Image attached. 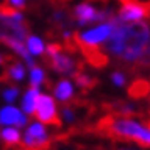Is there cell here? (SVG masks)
Here are the masks:
<instances>
[{
  "mask_svg": "<svg viewBox=\"0 0 150 150\" xmlns=\"http://www.w3.org/2000/svg\"><path fill=\"white\" fill-rule=\"evenodd\" d=\"M150 29L149 24H118L115 21L113 34L110 35L105 51L113 57H118L125 62H143L149 57Z\"/></svg>",
  "mask_w": 150,
  "mask_h": 150,
  "instance_id": "1",
  "label": "cell"
},
{
  "mask_svg": "<svg viewBox=\"0 0 150 150\" xmlns=\"http://www.w3.org/2000/svg\"><path fill=\"white\" fill-rule=\"evenodd\" d=\"M108 130L115 137H120L123 140L137 142L142 147L150 145V127L138 118H133V116L113 118L108 125Z\"/></svg>",
  "mask_w": 150,
  "mask_h": 150,
  "instance_id": "2",
  "label": "cell"
},
{
  "mask_svg": "<svg viewBox=\"0 0 150 150\" xmlns=\"http://www.w3.org/2000/svg\"><path fill=\"white\" fill-rule=\"evenodd\" d=\"M113 29H115V19L96 22L93 25L84 27L78 34V42L86 49L103 47L106 44V41L110 39V35L113 34Z\"/></svg>",
  "mask_w": 150,
  "mask_h": 150,
  "instance_id": "3",
  "label": "cell"
},
{
  "mask_svg": "<svg viewBox=\"0 0 150 150\" xmlns=\"http://www.w3.org/2000/svg\"><path fill=\"white\" fill-rule=\"evenodd\" d=\"M7 37L25 41L27 27L24 25L22 10H0V41H5Z\"/></svg>",
  "mask_w": 150,
  "mask_h": 150,
  "instance_id": "4",
  "label": "cell"
},
{
  "mask_svg": "<svg viewBox=\"0 0 150 150\" xmlns=\"http://www.w3.org/2000/svg\"><path fill=\"white\" fill-rule=\"evenodd\" d=\"M51 142V132L47 125L37 122V120H29V123L22 128V140L21 145H24L25 150H41L47 147Z\"/></svg>",
  "mask_w": 150,
  "mask_h": 150,
  "instance_id": "5",
  "label": "cell"
},
{
  "mask_svg": "<svg viewBox=\"0 0 150 150\" xmlns=\"http://www.w3.org/2000/svg\"><path fill=\"white\" fill-rule=\"evenodd\" d=\"M74 19L79 27H88L110 19V10L98 8L93 2H79L74 7Z\"/></svg>",
  "mask_w": 150,
  "mask_h": 150,
  "instance_id": "6",
  "label": "cell"
},
{
  "mask_svg": "<svg viewBox=\"0 0 150 150\" xmlns=\"http://www.w3.org/2000/svg\"><path fill=\"white\" fill-rule=\"evenodd\" d=\"M44 56H47L49 59H51L52 69H54L56 73L62 74L64 78H68V76L76 73V59L69 52H64L59 46H56V44L49 46L47 44Z\"/></svg>",
  "mask_w": 150,
  "mask_h": 150,
  "instance_id": "7",
  "label": "cell"
},
{
  "mask_svg": "<svg viewBox=\"0 0 150 150\" xmlns=\"http://www.w3.org/2000/svg\"><path fill=\"white\" fill-rule=\"evenodd\" d=\"M149 19V8L145 4L142 2H125L118 14H116L115 21L118 24H130V25H135V24H145V21Z\"/></svg>",
  "mask_w": 150,
  "mask_h": 150,
  "instance_id": "8",
  "label": "cell"
},
{
  "mask_svg": "<svg viewBox=\"0 0 150 150\" xmlns=\"http://www.w3.org/2000/svg\"><path fill=\"white\" fill-rule=\"evenodd\" d=\"M34 116L37 122L44 123V125H51L56 123L57 116H59V108H57V103L52 98V95L49 93H41L37 98V105L34 110Z\"/></svg>",
  "mask_w": 150,
  "mask_h": 150,
  "instance_id": "9",
  "label": "cell"
},
{
  "mask_svg": "<svg viewBox=\"0 0 150 150\" xmlns=\"http://www.w3.org/2000/svg\"><path fill=\"white\" fill-rule=\"evenodd\" d=\"M29 123V116L19 108V105H4L0 106V127H15L24 128Z\"/></svg>",
  "mask_w": 150,
  "mask_h": 150,
  "instance_id": "10",
  "label": "cell"
},
{
  "mask_svg": "<svg viewBox=\"0 0 150 150\" xmlns=\"http://www.w3.org/2000/svg\"><path fill=\"white\" fill-rule=\"evenodd\" d=\"M76 84L71 78H61L54 83L52 86V98L56 103H69L73 101V98L76 96Z\"/></svg>",
  "mask_w": 150,
  "mask_h": 150,
  "instance_id": "11",
  "label": "cell"
},
{
  "mask_svg": "<svg viewBox=\"0 0 150 150\" xmlns=\"http://www.w3.org/2000/svg\"><path fill=\"white\" fill-rule=\"evenodd\" d=\"M41 93H42V89L30 88V86H29L24 93H21V98H19V108H21L27 116H34V110H35V105H37V98H39Z\"/></svg>",
  "mask_w": 150,
  "mask_h": 150,
  "instance_id": "12",
  "label": "cell"
},
{
  "mask_svg": "<svg viewBox=\"0 0 150 150\" xmlns=\"http://www.w3.org/2000/svg\"><path fill=\"white\" fill-rule=\"evenodd\" d=\"M24 44H25V51L29 52V56H30V57H34V59L46 54L47 42L44 41L41 35H37V34H27L25 41H24Z\"/></svg>",
  "mask_w": 150,
  "mask_h": 150,
  "instance_id": "13",
  "label": "cell"
},
{
  "mask_svg": "<svg viewBox=\"0 0 150 150\" xmlns=\"http://www.w3.org/2000/svg\"><path fill=\"white\" fill-rule=\"evenodd\" d=\"M46 79H47V73H46V69L42 68V66L34 64V66H30L27 69V81H29V86L30 88L42 89Z\"/></svg>",
  "mask_w": 150,
  "mask_h": 150,
  "instance_id": "14",
  "label": "cell"
},
{
  "mask_svg": "<svg viewBox=\"0 0 150 150\" xmlns=\"http://www.w3.org/2000/svg\"><path fill=\"white\" fill-rule=\"evenodd\" d=\"M0 140L7 147H17L22 140V130L15 127H2L0 130Z\"/></svg>",
  "mask_w": 150,
  "mask_h": 150,
  "instance_id": "15",
  "label": "cell"
},
{
  "mask_svg": "<svg viewBox=\"0 0 150 150\" xmlns=\"http://www.w3.org/2000/svg\"><path fill=\"white\" fill-rule=\"evenodd\" d=\"M7 78L12 83H17V84H19V83H24L27 79V66L22 61L12 62L7 68Z\"/></svg>",
  "mask_w": 150,
  "mask_h": 150,
  "instance_id": "16",
  "label": "cell"
},
{
  "mask_svg": "<svg viewBox=\"0 0 150 150\" xmlns=\"http://www.w3.org/2000/svg\"><path fill=\"white\" fill-rule=\"evenodd\" d=\"M19 98H21V88L19 86L10 84V86H5L2 89V100L5 101V105H15L19 101Z\"/></svg>",
  "mask_w": 150,
  "mask_h": 150,
  "instance_id": "17",
  "label": "cell"
},
{
  "mask_svg": "<svg viewBox=\"0 0 150 150\" xmlns=\"http://www.w3.org/2000/svg\"><path fill=\"white\" fill-rule=\"evenodd\" d=\"M93 78L89 74H86V73H76V79H74V84H76V88L79 86V88L83 89H86V88H91L93 86Z\"/></svg>",
  "mask_w": 150,
  "mask_h": 150,
  "instance_id": "18",
  "label": "cell"
},
{
  "mask_svg": "<svg viewBox=\"0 0 150 150\" xmlns=\"http://www.w3.org/2000/svg\"><path fill=\"white\" fill-rule=\"evenodd\" d=\"M110 79H111V84L116 86V88H123L127 84V74L122 73V71H113L111 76H110Z\"/></svg>",
  "mask_w": 150,
  "mask_h": 150,
  "instance_id": "19",
  "label": "cell"
},
{
  "mask_svg": "<svg viewBox=\"0 0 150 150\" xmlns=\"http://www.w3.org/2000/svg\"><path fill=\"white\" fill-rule=\"evenodd\" d=\"M61 118L64 123H74L76 122V111L71 106H64V108L61 110Z\"/></svg>",
  "mask_w": 150,
  "mask_h": 150,
  "instance_id": "20",
  "label": "cell"
},
{
  "mask_svg": "<svg viewBox=\"0 0 150 150\" xmlns=\"http://www.w3.org/2000/svg\"><path fill=\"white\" fill-rule=\"evenodd\" d=\"M5 5L8 10H22L27 5V0H5Z\"/></svg>",
  "mask_w": 150,
  "mask_h": 150,
  "instance_id": "21",
  "label": "cell"
},
{
  "mask_svg": "<svg viewBox=\"0 0 150 150\" xmlns=\"http://www.w3.org/2000/svg\"><path fill=\"white\" fill-rule=\"evenodd\" d=\"M120 113H122V116H130L135 113V105L133 103H123V105H120Z\"/></svg>",
  "mask_w": 150,
  "mask_h": 150,
  "instance_id": "22",
  "label": "cell"
},
{
  "mask_svg": "<svg viewBox=\"0 0 150 150\" xmlns=\"http://www.w3.org/2000/svg\"><path fill=\"white\" fill-rule=\"evenodd\" d=\"M52 19H54L56 22H59V24H61V22L66 19V14H64V12H61V10H57V12H54V14H52Z\"/></svg>",
  "mask_w": 150,
  "mask_h": 150,
  "instance_id": "23",
  "label": "cell"
},
{
  "mask_svg": "<svg viewBox=\"0 0 150 150\" xmlns=\"http://www.w3.org/2000/svg\"><path fill=\"white\" fill-rule=\"evenodd\" d=\"M62 37H64V39H69V37H71V30H64V32H62Z\"/></svg>",
  "mask_w": 150,
  "mask_h": 150,
  "instance_id": "24",
  "label": "cell"
},
{
  "mask_svg": "<svg viewBox=\"0 0 150 150\" xmlns=\"http://www.w3.org/2000/svg\"><path fill=\"white\" fill-rule=\"evenodd\" d=\"M118 150H142V149H118Z\"/></svg>",
  "mask_w": 150,
  "mask_h": 150,
  "instance_id": "25",
  "label": "cell"
}]
</instances>
